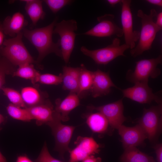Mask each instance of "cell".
Listing matches in <instances>:
<instances>
[{
    "mask_svg": "<svg viewBox=\"0 0 162 162\" xmlns=\"http://www.w3.org/2000/svg\"><path fill=\"white\" fill-rule=\"evenodd\" d=\"M57 18L48 25L32 30L24 28L23 35L35 47L38 52L37 62L39 63L48 54L51 53L62 58L60 40L54 43L52 36Z\"/></svg>",
    "mask_w": 162,
    "mask_h": 162,
    "instance_id": "1",
    "label": "cell"
},
{
    "mask_svg": "<svg viewBox=\"0 0 162 162\" xmlns=\"http://www.w3.org/2000/svg\"><path fill=\"white\" fill-rule=\"evenodd\" d=\"M157 15L156 11L153 8L150 10L149 14H145L141 10H138L137 16L141 19V29L138 43L130 51L132 57H136L151 49L157 33L162 28L154 21V18Z\"/></svg>",
    "mask_w": 162,
    "mask_h": 162,
    "instance_id": "2",
    "label": "cell"
},
{
    "mask_svg": "<svg viewBox=\"0 0 162 162\" xmlns=\"http://www.w3.org/2000/svg\"><path fill=\"white\" fill-rule=\"evenodd\" d=\"M23 35L21 32L15 37L5 39L0 47V54L15 66L37 63L25 46Z\"/></svg>",
    "mask_w": 162,
    "mask_h": 162,
    "instance_id": "3",
    "label": "cell"
},
{
    "mask_svg": "<svg viewBox=\"0 0 162 162\" xmlns=\"http://www.w3.org/2000/svg\"><path fill=\"white\" fill-rule=\"evenodd\" d=\"M55 27L53 33L58 34L60 36L62 58L67 64L74 47L77 22L74 20H63L57 22Z\"/></svg>",
    "mask_w": 162,
    "mask_h": 162,
    "instance_id": "4",
    "label": "cell"
},
{
    "mask_svg": "<svg viewBox=\"0 0 162 162\" xmlns=\"http://www.w3.org/2000/svg\"><path fill=\"white\" fill-rule=\"evenodd\" d=\"M129 48L125 44L121 45L120 39L116 38L113 40L112 44L105 47L90 50L83 46L81 47L80 50L97 64L106 65L118 56H125L124 52Z\"/></svg>",
    "mask_w": 162,
    "mask_h": 162,
    "instance_id": "5",
    "label": "cell"
},
{
    "mask_svg": "<svg viewBox=\"0 0 162 162\" xmlns=\"http://www.w3.org/2000/svg\"><path fill=\"white\" fill-rule=\"evenodd\" d=\"M162 61V55H160L155 58L142 59L136 62L134 70H128L127 78L134 84L148 82L149 78H155L160 75V70L157 66L161 64Z\"/></svg>",
    "mask_w": 162,
    "mask_h": 162,
    "instance_id": "6",
    "label": "cell"
},
{
    "mask_svg": "<svg viewBox=\"0 0 162 162\" xmlns=\"http://www.w3.org/2000/svg\"><path fill=\"white\" fill-rule=\"evenodd\" d=\"M162 104L144 108L138 123L145 132L148 139L152 141L161 131L162 123Z\"/></svg>",
    "mask_w": 162,
    "mask_h": 162,
    "instance_id": "7",
    "label": "cell"
},
{
    "mask_svg": "<svg viewBox=\"0 0 162 162\" xmlns=\"http://www.w3.org/2000/svg\"><path fill=\"white\" fill-rule=\"evenodd\" d=\"M61 121L60 117L58 116L47 125L51 128L55 138V150L64 159V154L70 149L69 143L76 127L63 124Z\"/></svg>",
    "mask_w": 162,
    "mask_h": 162,
    "instance_id": "8",
    "label": "cell"
},
{
    "mask_svg": "<svg viewBox=\"0 0 162 162\" xmlns=\"http://www.w3.org/2000/svg\"><path fill=\"white\" fill-rule=\"evenodd\" d=\"M75 146L69 151L68 162L82 161L88 156L98 154L100 146L91 137L78 136L74 142Z\"/></svg>",
    "mask_w": 162,
    "mask_h": 162,
    "instance_id": "9",
    "label": "cell"
},
{
    "mask_svg": "<svg viewBox=\"0 0 162 162\" xmlns=\"http://www.w3.org/2000/svg\"><path fill=\"white\" fill-rule=\"evenodd\" d=\"M148 82H136L132 87L121 90L124 97L141 104H149L154 101L162 104L161 98L153 93Z\"/></svg>",
    "mask_w": 162,
    "mask_h": 162,
    "instance_id": "10",
    "label": "cell"
},
{
    "mask_svg": "<svg viewBox=\"0 0 162 162\" xmlns=\"http://www.w3.org/2000/svg\"><path fill=\"white\" fill-rule=\"evenodd\" d=\"M115 16L111 14H106L98 16V23L90 29L82 34L98 37L116 35L121 37L123 35L122 28L115 23Z\"/></svg>",
    "mask_w": 162,
    "mask_h": 162,
    "instance_id": "11",
    "label": "cell"
},
{
    "mask_svg": "<svg viewBox=\"0 0 162 162\" xmlns=\"http://www.w3.org/2000/svg\"><path fill=\"white\" fill-rule=\"evenodd\" d=\"M87 108L90 110H96L102 113L107 118L109 125L113 128L118 129L126 120L123 114L122 99L101 106H89Z\"/></svg>",
    "mask_w": 162,
    "mask_h": 162,
    "instance_id": "12",
    "label": "cell"
},
{
    "mask_svg": "<svg viewBox=\"0 0 162 162\" xmlns=\"http://www.w3.org/2000/svg\"><path fill=\"white\" fill-rule=\"evenodd\" d=\"M131 2L130 0H121L122 29L125 44L131 50L135 47V43L139 40L140 34L139 31L133 30L132 15L130 8Z\"/></svg>",
    "mask_w": 162,
    "mask_h": 162,
    "instance_id": "13",
    "label": "cell"
},
{
    "mask_svg": "<svg viewBox=\"0 0 162 162\" xmlns=\"http://www.w3.org/2000/svg\"><path fill=\"white\" fill-rule=\"evenodd\" d=\"M118 130L124 149L142 145L147 139L145 132L139 124L131 127L122 124Z\"/></svg>",
    "mask_w": 162,
    "mask_h": 162,
    "instance_id": "14",
    "label": "cell"
},
{
    "mask_svg": "<svg viewBox=\"0 0 162 162\" xmlns=\"http://www.w3.org/2000/svg\"><path fill=\"white\" fill-rule=\"evenodd\" d=\"M38 126L47 125L59 116L50 101L47 100L35 106L26 108Z\"/></svg>",
    "mask_w": 162,
    "mask_h": 162,
    "instance_id": "15",
    "label": "cell"
},
{
    "mask_svg": "<svg viewBox=\"0 0 162 162\" xmlns=\"http://www.w3.org/2000/svg\"><path fill=\"white\" fill-rule=\"evenodd\" d=\"M112 87L119 89L112 81L108 72L99 69L93 72V81L90 91L92 96L97 98L108 94Z\"/></svg>",
    "mask_w": 162,
    "mask_h": 162,
    "instance_id": "16",
    "label": "cell"
},
{
    "mask_svg": "<svg viewBox=\"0 0 162 162\" xmlns=\"http://www.w3.org/2000/svg\"><path fill=\"white\" fill-rule=\"evenodd\" d=\"M80 104L79 97L75 93L70 92L63 100L57 99L56 101L55 111L59 115L62 121L69 119L70 112Z\"/></svg>",
    "mask_w": 162,
    "mask_h": 162,
    "instance_id": "17",
    "label": "cell"
},
{
    "mask_svg": "<svg viewBox=\"0 0 162 162\" xmlns=\"http://www.w3.org/2000/svg\"><path fill=\"white\" fill-rule=\"evenodd\" d=\"M2 23L5 34L13 38L22 32L28 22L23 14L18 12L7 16Z\"/></svg>",
    "mask_w": 162,
    "mask_h": 162,
    "instance_id": "18",
    "label": "cell"
},
{
    "mask_svg": "<svg viewBox=\"0 0 162 162\" xmlns=\"http://www.w3.org/2000/svg\"><path fill=\"white\" fill-rule=\"evenodd\" d=\"M80 70V67L74 68L67 66L63 67L62 75L64 89L77 94Z\"/></svg>",
    "mask_w": 162,
    "mask_h": 162,
    "instance_id": "19",
    "label": "cell"
},
{
    "mask_svg": "<svg viewBox=\"0 0 162 162\" xmlns=\"http://www.w3.org/2000/svg\"><path fill=\"white\" fill-rule=\"evenodd\" d=\"M86 123L93 132L104 133L107 131L109 125L108 120L101 112L90 113L85 116Z\"/></svg>",
    "mask_w": 162,
    "mask_h": 162,
    "instance_id": "20",
    "label": "cell"
},
{
    "mask_svg": "<svg viewBox=\"0 0 162 162\" xmlns=\"http://www.w3.org/2000/svg\"><path fill=\"white\" fill-rule=\"evenodd\" d=\"M121 156L120 162H156L152 156L142 152L135 147L125 149Z\"/></svg>",
    "mask_w": 162,
    "mask_h": 162,
    "instance_id": "21",
    "label": "cell"
},
{
    "mask_svg": "<svg viewBox=\"0 0 162 162\" xmlns=\"http://www.w3.org/2000/svg\"><path fill=\"white\" fill-rule=\"evenodd\" d=\"M26 3L25 9L30 18L33 26H35L40 20H43L45 13L42 6L43 1L40 0H21Z\"/></svg>",
    "mask_w": 162,
    "mask_h": 162,
    "instance_id": "22",
    "label": "cell"
},
{
    "mask_svg": "<svg viewBox=\"0 0 162 162\" xmlns=\"http://www.w3.org/2000/svg\"><path fill=\"white\" fill-rule=\"evenodd\" d=\"M21 94L26 108L35 106L47 100L38 90L32 87L22 88Z\"/></svg>",
    "mask_w": 162,
    "mask_h": 162,
    "instance_id": "23",
    "label": "cell"
},
{
    "mask_svg": "<svg viewBox=\"0 0 162 162\" xmlns=\"http://www.w3.org/2000/svg\"><path fill=\"white\" fill-rule=\"evenodd\" d=\"M13 76H18L30 80L34 84L38 82L39 72L34 68L33 64L27 63L19 66L17 69L13 73Z\"/></svg>",
    "mask_w": 162,
    "mask_h": 162,
    "instance_id": "24",
    "label": "cell"
},
{
    "mask_svg": "<svg viewBox=\"0 0 162 162\" xmlns=\"http://www.w3.org/2000/svg\"><path fill=\"white\" fill-rule=\"evenodd\" d=\"M80 68L77 93L79 97L84 92L90 90L93 81V72L87 70L83 64H81Z\"/></svg>",
    "mask_w": 162,
    "mask_h": 162,
    "instance_id": "25",
    "label": "cell"
},
{
    "mask_svg": "<svg viewBox=\"0 0 162 162\" xmlns=\"http://www.w3.org/2000/svg\"><path fill=\"white\" fill-rule=\"evenodd\" d=\"M9 115L12 118L24 122H30L33 119L26 108H22L10 104L6 107Z\"/></svg>",
    "mask_w": 162,
    "mask_h": 162,
    "instance_id": "26",
    "label": "cell"
},
{
    "mask_svg": "<svg viewBox=\"0 0 162 162\" xmlns=\"http://www.w3.org/2000/svg\"><path fill=\"white\" fill-rule=\"evenodd\" d=\"M4 94L6 96L11 104L17 106L26 108L21 94L17 91L8 87L2 88Z\"/></svg>",
    "mask_w": 162,
    "mask_h": 162,
    "instance_id": "27",
    "label": "cell"
},
{
    "mask_svg": "<svg viewBox=\"0 0 162 162\" xmlns=\"http://www.w3.org/2000/svg\"><path fill=\"white\" fill-rule=\"evenodd\" d=\"M15 66L0 54V89L5 82V75L14 70Z\"/></svg>",
    "mask_w": 162,
    "mask_h": 162,
    "instance_id": "28",
    "label": "cell"
},
{
    "mask_svg": "<svg viewBox=\"0 0 162 162\" xmlns=\"http://www.w3.org/2000/svg\"><path fill=\"white\" fill-rule=\"evenodd\" d=\"M62 82V74L56 75L50 74H40L38 82L46 85H58Z\"/></svg>",
    "mask_w": 162,
    "mask_h": 162,
    "instance_id": "29",
    "label": "cell"
},
{
    "mask_svg": "<svg viewBox=\"0 0 162 162\" xmlns=\"http://www.w3.org/2000/svg\"><path fill=\"white\" fill-rule=\"evenodd\" d=\"M34 162H63L53 157L48 150L47 144L45 142L42 149Z\"/></svg>",
    "mask_w": 162,
    "mask_h": 162,
    "instance_id": "30",
    "label": "cell"
},
{
    "mask_svg": "<svg viewBox=\"0 0 162 162\" xmlns=\"http://www.w3.org/2000/svg\"><path fill=\"white\" fill-rule=\"evenodd\" d=\"M44 1L54 14L57 13L63 8L73 2L70 0H45Z\"/></svg>",
    "mask_w": 162,
    "mask_h": 162,
    "instance_id": "31",
    "label": "cell"
},
{
    "mask_svg": "<svg viewBox=\"0 0 162 162\" xmlns=\"http://www.w3.org/2000/svg\"><path fill=\"white\" fill-rule=\"evenodd\" d=\"M156 154V162H162V144H158L154 147Z\"/></svg>",
    "mask_w": 162,
    "mask_h": 162,
    "instance_id": "32",
    "label": "cell"
},
{
    "mask_svg": "<svg viewBox=\"0 0 162 162\" xmlns=\"http://www.w3.org/2000/svg\"><path fill=\"white\" fill-rule=\"evenodd\" d=\"M81 162H102L100 157H95L94 155H91L81 161Z\"/></svg>",
    "mask_w": 162,
    "mask_h": 162,
    "instance_id": "33",
    "label": "cell"
},
{
    "mask_svg": "<svg viewBox=\"0 0 162 162\" xmlns=\"http://www.w3.org/2000/svg\"><path fill=\"white\" fill-rule=\"evenodd\" d=\"M16 162H34L25 155H20L16 158Z\"/></svg>",
    "mask_w": 162,
    "mask_h": 162,
    "instance_id": "34",
    "label": "cell"
},
{
    "mask_svg": "<svg viewBox=\"0 0 162 162\" xmlns=\"http://www.w3.org/2000/svg\"><path fill=\"white\" fill-rule=\"evenodd\" d=\"M5 34L2 25V23L0 21V47L1 46L5 39Z\"/></svg>",
    "mask_w": 162,
    "mask_h": 162,
    "instance_id": "35",
    "label": "cell"
},
{
    "mask_svg": "<svg viewBox=\"0 0 162 162\" xmlns=\"http://www.w3.org/2000/svg\"><path fill=\"white\" fill-rule=\"evenodd\" d=\"M157 20L155 22L158 26L162 28V12H160L156 16Z\"/></svg>",
    "mask_w": 162,
    "mask_h": 162,
    "instance_id": "36",
    "label": "cell"
},
{
    "mask_svg": "<svg viewBox=\"0 0 162 162\" xmlns=\"http://www.w3.org/2000/svg\"><path fill=\"white\" fill-rule=\"evenodd\" d=\"M146 1L152 4L160 7L162 6V0H147Z\"/></svg>",
    "mask_w": 162,
    "mask_h": 162,
    "instance_id": "37",
    "label": "cell"
},
{
    "mask_svg": "<svg viewBox=\"0 0 162 162\" xmlns=\"http://www.w3.org/2000/svg\"><path fill=\"white\" fill-rule=\"evenodd\" d=\"M108 3L112 6H113L118 3L121 2V0H108Z\"/></svg>",
    "mask_w": 162,
    "mask_h": 162,
    "instance_id": "38",
    "label": "cell"
},
{
    "mask_svg": "<svg viewBox=\"0 0 162 162\" xmlns=\"http://www.w3.org/2000/svg\"><path fill=\"white\" fill-rule=\"evenodd\" d=\"M6 121L5 118L0 113V130H1V125L4 124Z\"/></svg>",
    "mask_w": 162,
    "mask_h": 162,
    "instance_id": "39",
    "label": "cell"
},
{
    "mask_svg": "<svg viewBox=\"0 0 162 162\" xmlns=\"http://www.w3.org/2000/svg\"><path fill=\"white\" fill-rule=\"evenodd\" d=\"M0 162H8L5 157L0 151Z\"/></svg>",
    "mask_w": 162,
    "mask_h": 162,
    "instance_id": "40",
    "label": "cell"
}]
</instances>
